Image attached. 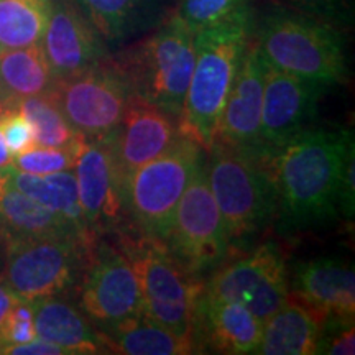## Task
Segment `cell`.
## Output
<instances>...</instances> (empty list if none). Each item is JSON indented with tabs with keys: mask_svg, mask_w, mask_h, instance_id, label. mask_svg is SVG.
I'll return each mask as SVG.
<instances>
[{
	"mask_svg": "<svg viewBox=\"0 0 355 355\" xmlns=\"http://www.w3.org/2000/svg\"><path fill=\"white\" fill-rule=\"evenodd\" d=\"M354 135L345 128L311 127L261 153L277 194V219L303 230L354 216Z\"/></svg>",
	"mask_w": 355,
	"mask_h": 355,
	"instance_id": "obj_1",
	"label": "cell"
},
{
	"mask_svg": "<svg viewBox=\"0 0 355 355\" xmlns=\"http://www.w3.org/2000/svg\"><path fill=\"white\" fill-rule=\"evenodd\" d=\"M252 33V10L194 33L196 61L178 130L204 152H209L214 144L222 110Z\"/></svg>",
	"mask_w": 355,
	"mask_h": 355,
	"instance_id": "obj_2",
	"label": "cell"
},
{
	"mask_svg": "<svg viewBox=\"0 0 355 355\" xmlns=\"http://www.w3.org/2000/svg\"><path fill=\"white\" fill-rule=\"evenodd\" d=\"M112 60L125 76L132 94L180 121L196 48L194 33L175 13Z\"/></svg>",
	"mask_w": 355,
	"mask_h": 355,
	"instance_id": "obj_3",
	"label": "cell"
},
{
	"mask_svg": "<svg viewBox=\"0 0 355 355\" xmlns=\"http://www.w3.org/2000/svg\"><path fill=\"white\" fill-rule=\"evenodd\" d=\"M254 32L261 55L275 68L329 86L347 81V58L337 26L283 7L266 12Z\"/></svg>",
	"mask_w": 355,
	"mask_h": 355,
	"instance_id": "obj_4",
	"label": "cell"
},
{
	"mask_svg": "<svg viewBox=\"0 0 355 355\" xmlns=\"http://www.w3.org/2000/svg\"><path fill=\"white\" fill-rule=\"evenodd\" d=\"M206 166L230 247L252 241L277 219V194L260 155L212 144Z\"/></svg>",
	"mask_w": 355,
	"mask_h": 355,
	"instance_id": "obj_5",
	"label": "cell"
},
{
	"mask_svg": "<svg viewBox=\"0 0 355 355\" xmlns=\"http://www.w3.org/2000/svg\"><path fill=\"white\" fill-rule=\"evenodd\" d=\"M204 163V150L180 135L162 155L125 178V214L135 232L165 243L181 196Z\"/></svg>",
	"mask_w": 355,
	"mask_h": 355,
	"instance_id": "obj_6",
	"label": "cell"
},
{
	"mask_svg": "<svg viewBox=\"0 0 355 355\" xmlns=\"http://www.w3.org/2000/svg\"><path fill=\"white\" fill-rule=\"evenodd\" d=\"M119 248L130 260L141 295V316L184 334H194V313L204 283L144 235L122 234ZM196 336V334H194Z\"/></svg>",
	"mask_w": 355,
	"mask_h": 355,
	"instance_id": "obj_7",
	"label": "cell"
},
{
	"mask_svg": "<svg viewBox=\"0 0 355 355\" xmlns=\"http://www.w3.org/2000/svg\"><path fill=\"white\" fill-rule=\"evenodd\" d=\"M0 283L20 301L60 296L81 277L92 243L74 234L7 239Z\"/></svg>",
	"mask_w": 355,
	"mask_h": 355,
	"instance_id": "obj_8",
	"label": "cell"
},
{
	"mask_svg": "<svg viewBox=\"0 0 355 355\" xmlns=\"http://www.w3.org/2000/svg\"><path fill=\"white\" fill-rule=\"evenodd\" d=\"M163 247L186 272L196 278L216 270L232 252L204 163L194 173L178 202Z\"/></svg>",
	"mask_w": 355,
	"mask_h": 355,
	"instance_id": "obj_9",
	"label": "cell"
},
{
	"mask_svg": "<svg viewBox=\"0 0 355 355\" xmlns=\"http://www.w3.org/2000/svg\"><path fill=\"white\" fill-rule=\"evenodd\" d=\"M286 257L275 242L222 261L204 285L209 298L235 301L266 321L290 298Z\"/></svg>",
	"mask_w": 355,
	"mask_h": 355,
	"instance_id": "obj_10",
	"label": "cell"
},
{
	"mask_svg": "<svg viewBox=\"0 0 355 355\" xmlns=\"http://www.w3.org/2000/svg\"><path fill=\"white\" fill-rule=\"evenodd\" d=\"M50 94L74 130L96 140L121 123L132 91L112 58L53 84Z\"/></svg>",
	"mask_w": 355,
	"mask_h": 355,
	"instance_id": "obj_11",
	"label": "cell"
},
{
	"mask_svg": "<svg viewBox=\"0 0 355 355\" xmlns=\"http://www.w3.org/2000/svg\"><path fill=\"white\" fill-rule=\"evenodd\" d=\"M78 283L79 308L101 329L141 316L139 282L119 245L97 239L89 248Z\"/></svg>",
	"mask_w": 355,
	"mask_h": 355,
	"instance_id": "obj_12",
	"label": "cell"
},
{
	"mask_svg": "<svg viewBox=\"0 0 355 355\" xmlns=\"http://www.w3.org/2000/svg\"><path fill=\"white\" fill-rule=\"evenodd\" d=\"M83 219L91 237L117 230L125 214V176L115 153V130L86 140L74 165Z\"/></svg>",
	"mask_w": 355,
	"mask_h": 355,
	"instance_id": "obj_13",
	"label": "cell"
},
{
	"mask_svg": "<svg viewBox=\"0 0 355 355\" xmlns=\"http://www.w3.org/2000/svg\"><path fill=\"white\" fill-rule=\"evenodd\" d=\"M329 84L295 76L266 61L260 121V155L314 127Z\"/></svg>",
	"mask_w": 355,
	"mask_h": 355,
	"instance_id": "obj_14",
	"label": "cell"
},
{
	"mask_svg": "<svg viewBox=\"0 0 355 355\" xmlns=\"http://www.w3.org/2000/svg\"><path fill=\"white\" fill-rule=\"evenodd\" d=\"M266 60L252 33L225 101L214 144L260 155V121Z\"/></svg>",
	"mask_w": 355,
	"mask_h": 355,
	"instance_id": "obj_15",
	"label": "cell"
},
{
	"mask_svg": "<svg viewBox=\"0 0 355 355\" xmlns=\"http://www.w3.org/2000/svg\"><path fill=\"white\" fill-rule=\"evenodd\" d=\"M40 44L55 81L76 76L107 58V46L74 0H53Z\"/></svg>",
	"mask_w": 355,
	"mask_h": 355,
	"instance_id": "obj_16",
	"label": "cell"
},
{
	"mask_svg": "<svg viewBox=\"0 0 355 355\" xmlns=\"http://www.w3.org/2000/svg\"><path fill=\"white\" fill-rule=\"evenodd\" d=\"M288 285L291 298L316 311L326 322L354 324L355 272L347 261L326 257L301 261Z\"/></svg>",
	"mask_w": 355,
	"mask_h": 355,
	"instance_id": "obj_17",
	"label": "cell"
},
{
	"mask_svg": "<svg viewBox=\"0 0 355 355\" xmlns=\"http://www.w3.org/2000/svg\"><path fill=\"white\" fill-rule=\"evenodd\" d=\"M180 137L178 121L157 105L132 94L115 128V153L128 176L162 155Z\"/></svg>",
	"mask_w": 355,
	"mask_h": 355,
	"instance_id": "obj_18",
	"label": "cell"
},
{
	"mask_svg": "<svg viewBox=\"0 0 355 355\" xmlns=\"http://www.w3.org/2000/svg\"><path fill=\"white\" fill-rule=\"evenodd\" d=\"M263 321L250 309L235 301L216 300L202 295L198 300L194 313V334H196L202 352L227 355L257 354Z\"/></svg>",
	"mask_w": 355,
	"mask_h": 355,
	"instance_id": "obj_19",
	"label": "cell"
},
{
	"mask_svg": "<svg viewBox=\"0 0 355 355\" xmlns=\"http://www.w3.org/2000/svg\"><path fill=\"white\" fill-rule=\"evenodd\" d=\"M107 48H122L162 25L171 0H74Z\"/></svg>",
	"mask_w": 355,
	"mask_h": 355,
	"instance_id": "obj_20",
	"label": "cell"
},
{
	"mask_svg": "<svg viewBox=\"0 0 355 355\" xmlns=\"http://www.w3.org/2000/svg\"><path fill=\"white\" fill-rule=\"evenodd\" d=\"M324 318L295 298L263 322L257 354L263 355H313L318 354L324 329Z\"/></svg>",
	"mask_w": 355,
	"mask_h": 355,
	"instance_id": "obj_21",
	"label": "cell"
},
{
	"mask_svg": "<svg viewBox=\"0 0 355 355\" xmlns=\"http://www.w3.org/2000/svg\"><path fill=\"white\" fill-rule=\"evenodd\" d=\"M107 352L125 355H189L201 354L198 337L168 329L144 316L127 319L107 329H99Z\"/></svg>",
	"mask_w": 355,
	"mask_h": 355,
	"instance_id": "obj_22",
	"label": "cell"
},
{
	"mask_svg": "<svg viewBox=\"0 0 355 355\" xmlns=\"http://www.w3.org/2000/svg\"><path fill=\"white\" fill-rule=\"evenodd\" d=\"M37 337L61 345L69 354H105L99 329L81 309L68 301L43 298L33 301Z\"/></svg>",
	"mask_w": 355,
	"mask_h": 355,
	"instance_id": "obj_23",
	"label": "cell"
},
{
	"mask_svg": "<svg viewBox=\"0 0 355 355\" xmlns=\"http://www.w3.org/2000/svg\"><path fill=\"white\" fill-rule=\"evenodd\" d=\"M0 229L6 241L43 235H78L60 214L17 189L8 178L7 166L0 168Z\"/></svg>",
	"mask_w": 355,
	"mask_h": 355,
	"instance_id": "obj_24",
	"label": "cell"
},
{
	"mask_svg": "<svg viewBox=\"0 0 355 355\" xmlns=\"http://www.w3.org/2000/svg\"><path fill=\"white\" fill-rule=\"evenodd\" d=\"M7 173L12 184L17 189H20L21 193L35 199L42 206L60 214L83 241H86L87 243L97 241V239L89 235L86 224H84L78 198L76 176H74L73 170L38 176L19 171L8 165Z\"/></svg>",
	"mask_w": 355,
	"mask_h": 355,
	"instance_id": "obj_25",
	"label": "cell"
},
{
	"mask_svg": "<svg viewBox=\"0 0 355 355\" xmlns=\"http://www.w3.org/2000/svg\"><path fill=\"white\" fill-rule=\"evenodd\" d=\"M53 78L42 44L0 51V99L7 105L51 91Z\"/></svg>",
	"mask_w": 355,
	"mask_h": 355,
	"instance_id": "obj_26",
	"label": "cell"
},
{
	"mask_svg": "<svg viewBox=\"0 0 355 355\" xmlns=\"http://www.w3.org/2000/svg\"><path fill=\"white\" fill-rule=\"evenodd\" d=\"M53 0H0V51L42 42Z\"/></svg>",
	"mask_w": 355,
	"mask_h": 355,
	"instance_id": "obj_27",
	"label": "cell"
},
{
	"mask_svg": "<svg viewBox=\"0 0 355 355\" xmlns=\"http://www.w3.org/2000/svg\"><path fill=\"white\" fill-rule=\"evenodd\" d=\"M28 122L32 123L35 144L42 146H64L76 141L81 133L74 130L73 125L58 107L56 101L50 92L17 102Z\"/></svg>",
	"mask_w": 355,
	"mask_h": 355,
	"instance_id": "obj_28",
	"label": "cell"
},
{
	"mask_svg": "<svg viewBox=\"0 0 355 355\" xmlns=\"http://www.w3.org/2000/svg\"><path fill=\"white\" fill-rule=\"evenodd\" d=\"M86 140V137H79L76 141L64 146L35 145L26 152L12 157L10 166L19 171L38 176L74 170Z\"/></svg>",
	"mask_w": 355,
	"mask_h": 355,
	"instance_id": "obj_29",
	"label": "cell"
},
{
	"mask_svg": "<svg viewBox=\"0 0 355 355\" xmlns=\"http://www.w3.org/2000/svg\"><path fill=\"white\" fill-rule=\"evenodd\" d=\"M252 10L250 0H176L173 13L193 33Z\"/></svg>",
	"mask_w": 355,
	"mask_h": 355,
	"instance_id": "obj_30",
	"label": "cell"
},
{
	"mask_svg": "<svg viewBox=\"0 0 355 355\" xmlns=\"http://www.w3.org/2000/svg\"><path fill=\"white\" fill-rule=\"evenodd\" d=\"M0 132L6 140L8 152L12 157L24 153L35 146V133L32 123L25 117L24 112L15 105H8L0 115Z\"/></svg>",
	"mask_w": 355,
	"mask_h": 355,
	"instance_id": "obj_31",
	"label": "cell"
},
{
	"mask_svg": "<svg viewBox=\"0 0 355 355\" xmlns=\"http://www.w3.org/2000/svg\"><path fill=\"white\" fill-rule=\"evenodd\" d=\"M35 337H37V329H35L33 304L19 300L13 304L0 331V349L3 345L28 343Z\"/></svg>",
	"mask_w": 355,
	"mask_h": 355,
	"instance_id": "obj_32",
	"label": "cell"
},
{
	"mask_svg": "<svg viewBox=\"0 0 355 355\" xmlns=\"http://www.w3.org/2000/svg\"><path fill=\"white\" fill-rule=\"evenodd\" d=\"M283 7L327 21L331 25H340L350 19L352 0H278Z\"/></svg>",
	"mask_w": 355,
	"mask_h": 355,
	"instance_id": "obj_33",
	"label": "cell"
},
{
	"mask_svg": "<svg viewBox=\"0 0 355 355\" xmlns=\"http://www.w3.org/2000/svg\"><path fill=\"white\" fill-rule=\"evenodd\" d=\"M0 354H12V355H71L68 350L61 345L53 344L50 340H44L42 337H35L33 340L24 344H10L3 345L0 349Z\"/></svg>",
	"mask_w": 355,
	"mask_h": 355,
	"instance_id": "obj_34",
	"label": "cell"
},
{
	"mask_svg": "<svg viewBox=\"0 0 355 355\" xmlns=\"http://www.w3.org/2000/svg\"><path fill=\"white\" fill-rule=\"evenodd\" d=\"M17 301H19V298H15V296L0 283V331H2L3 322H6L8 313H10V309Z\"/></svg>",
	"mask_w": 355,
	"mask_h": 355,
	"instance_id": "obj_35",
	"label": "cell"
},
{
	"mask_svg": "<svg viewBox=\"0 0 355 355\" xmlns=\"http://www.w3.org/2000/svg\"><path fill=\"white\" fill-rule=\"evenodd\" d=\"M12 163V153L8 152L6 140H3L2 132H0V168H6Z\"/></svg>",
	"mask_w": 355,
	"mask_h": 355,
	"instance_id": "obj_36",
	"label": "cell"
},
{
	"mask_svg": "<svg viewBox=\"0 0 355 355\" xmlns=\"http://www.w3.org/2000/svg\"><path fill=\"white\" fill-rule=\"evenodd\" d=\"M8 107V105L6 104V102H3L2 99H0V115H2L3 114V110H6Z\"/></svg>",
	"mask_w": 355,
	"mask_h": 355,
	"instance_id": "obj_37",
	"label": "cell"
}]
</instances>
